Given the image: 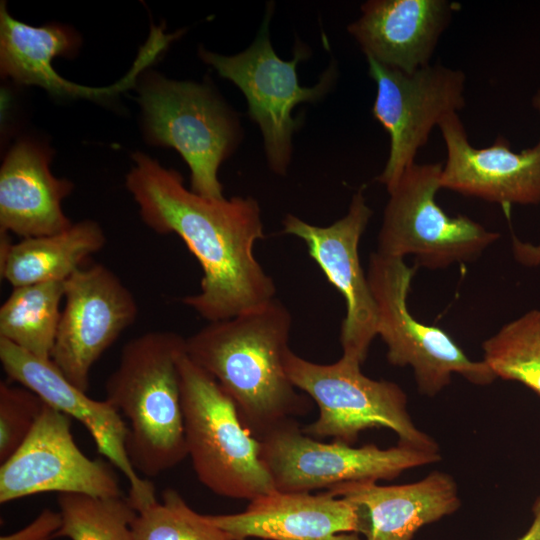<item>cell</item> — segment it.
Segmentation results:
<instances>
[{
  "label": "cell",
  "instance_id": "cell-21",
  "mask_svg": "<svg viewBox=\"0 0 540 540\" xmlns=\"http://www.w3.org/2000/svg\"><path fill=\"white\" fill-rule=\"evenodd\" d=\"M76 35L60 26L34 27L9 15L4 3L0 6V70L26 85L40 86L52 94L72 97L101 98L122 91L133 84L136 75L149 60L140 55L130 73L115 85L91 88L74 84L58 75L52 60L75 52Z\"/></svg>",
  "mask_w": 540,
  "mask_h": 540
},
{
  "label": "cell",
  "instance_id": "cell-5",
  "mask_svg": "<svg viewBox=\"0 0 540 540\" xmlns=\"http://www.w3.org/2000/svg\"><path fill=\"white\" fill-rule=\"evenodd\" d=\"M361 365L344 356L331 364L314 363L291 349L287 352L285 370L290 381L319 408L318 418L302 431L353 446L364 430L388 428L397 435L399 445L439 452L437 443L414 425L402 388L367 377Z\"/></svg>",
  "mask_w": 540,
  "mask_h": 540
},
{
  "label": "cell",
  "instance_id": "cell-3",
  "mask_svg": "<svg viewBox=\"0 0 540 540\" xmlns=\"http://www.w3.org/2000/svg\"><path fill=\"white\" fill-rule=\"evenodd\" d=\"M185 343L176 332H145L123 346L105 383V399L128 426L129 459L146 477L168 471L188 456L178 368Z\"/></svg>",
  "mask_w": 540,
  "mask_h": 540
},
{
  "label": "cell",
  "instance_id": "cell-18",
  "mask_svg": "<svg viewBox=\"0 0 540 540\" xmlns=\"http://www.w3.org/2000/svg\"><path fill=\"white\" fill-rule=\"evenodd\" d=\"M460 7L450 0H369L347 30L366 58L413 73L431 64L442 34Z\"/></svg>",
  "mask_w": 540,
  "mask_h": 540
},
{
  "label": "cell",
  "instance_id": "cell-16",
  "mask_svg": "<svg viewBox=\"0 0 540 540\" xmlns=\"http://www.w3.org/2000/svg\"><path fill=\"white\" fill-rule=\"evenodd\" d=\"M438 127L446 147L441 189L502 206L540 203V138L521 152L512 151L501 135L492 145L476 148L458 113L445 117Z\"/></svg>",
  "mask_w": 540,
  "mask_h": 540
},
{
  "label": "cell",
  "instance_id": "cell-11",
  "mask_svg": "<svg viewBox=\"0 0 540 540\" xmlns=\"http://www.w3.org/2000/svg\"><path fill=\"white\" fill-rule=\"evenodd\" d=\"M366 59L377 87L372 114L390 140L388 159L376 178L388 191L415 163L433 128L465 107L466 76L441 63L405 73Z\"/></svg>",
  "mask_w": 540,
  "mask_h": 540
},
{
  "label": "cell",
  "instance_id": "cell-27",
  "mask_svg": "<svg viewBox=\"0 0 540 540\" xmlns=\"http://www.w3.org/2000/svg\"><path fill=\"white\" fill-rule=\"evenodd\" d=\"M45 402L32 390L0 382V463L25 441L36 424Z\"/></svg>",
  "mask_w": 540,
  "mask_h": 540
},
{
  "label": "cell",
  "instance_id": "cell-28",
  "mask_svg": "<svg viewBox=\"0 0 540 540\" xmlns=\"http://www.w3.org/2000/svg\"><path fill=\"white\" fill-rule=\"evenodd\" d=\"M61 525L60 512L46 508L28 526L13 534L1 536L0 540H50L56 537Z\"/></svg>",
  "mask_w": 540,
  "mask_h": 540
},
{
  "label": "cell",
  "instance_id": "cell-10",
  "mask_svg": "<svg viewBox=\"0 0 540 540\" xmlns=\"http://www.w3.org/2000/svg\"><path fill=\"white\" fill-rule=\"evenodd\" d=\"M260 441V457L275 490L288 493L326 490L348 481L391 480L405 470L441 460L439 452L399 445L353 447L324 443L306 435L297 419L283 424Z\"/></svg>",
  "mask_w": 540,
  "mask_h": 540
},
{
  "label": "cell",
  "instance_id": "cell-23",
  "mask_svg": "<svg viewBox=\"0 0 540 540\" xmlns=\"http://www.w3.org/2000/svg\"><path fill=\"white\" fill-rule=\"evenodd\" d=\"M64 282L13 287L0 307V338L50 359L61 318Z\"/></svg>",
  "mask_w": 540,
  "mask_h": 540
},
{
  "label": "cell",
  "instance_id": "cell-25",
  "mask_svg": "<svg viewBox=\"0 0 540 540\" xmlns=\"http://www.w3.org/2000/svg\"><path fill=\"white\" fill-rule=\"evenodd\" d=\"M62 525L56 537L70 540H134L137 511L128 497L100 498L84 494L58 496Z\"/></svg>",
  "mask_w": 540,
  "mask_h": 540
},
{
  "label": "cell",
  "instance_id": "cell-20",
  "mask_svg": "<svg viewBox=\"0 0 540 540\" xmlns=\"http://www.w3.org/2000/svg\"><path fill=\"white\" fill-rule=\"evenodd\" d=\"M50 152L22 140L7 153L0 169V232L21 239L58 233L73 223L62 209L73 183L55 177Z\"/></svg>",
  "mask_w": 540,
  "mask_h": 540
},
{
  "label": "cell",
  "instance_id": "cell-17",
  "mask_svg": "<svg viewBox=\"0 0 540 540\" xmlns=\"http://www.w3.org/2000/svg\"><path fill=\"white\" fill-rule=\"evenodd\" d=\"M207 518L232 540H363L356 505L328 491L274 490L251 500L243 512Z\"/></svg>",
  "mask_w": 540,
  "mask_h": 540
},
{
  "label": "cell",
  "instance_id": "cell-7",
  "mask_svg": "<svg viewBox=\"0 0 540 540\" xmlns=\"http://www.w3.org/2000/svg\"><path fill=\"white\" fill-rule=\"evenodd\" d=\"M416 266L403 258L371 253L367 278L377 309V335L387 346L393 366L413 370L418 391L434 397L458 374L475 385L497 378L483 361L471 360L443 329L417 320L407 298Z\"/></svg>",
  "mask_w": 540,
  "mask_h": 540
},
{
  "label": "cell",
  "instance_id": "cell-12",
  "mask_svg": "<svg viewBox=\"0 0 540 540\" xmlns=\"http://www.w3.org/2000/svg\"><path fill=\"white\" fill-rule=\"evenodd\" d=\"M64 305L51 361L87 392L90 373L138 315L133 293L103 264L81 267L64 282Z\"/></svg>",
  "mask_w": 540,
  "mask_h": 540
},
{
  "label": "cell",
  "instance_id": "cell-13",
  "mask_svg": "<svg viewBox=\"0 0 540 540\" xmlns=\"http://www.w3.org/2000/svg\"><path fill=\"white\" fill-rule=\"evenodd\" d=\"M72 418L45 404L22 445L0 467V503L44 492L123 496L113 465L77 446Z\"/></svg>",
  "mask_w": 540,
  "mask_h": 540
},
{
  "label": "cell",
  "instance_id": "cell-15",
  "mask_svg": "<svg viewBox=\"0 0 540 540\" xmlns=\"http://www.w3.org/2000/svg\"><path fill=\"white\" fill-rule=\"evenodd\" d=\"M0 361L11 382L32 390L46 404L75 418L88 430L98 452L128 481V499L137 512L157 501L153 483L142 479L129 459L127 423L108 400L90 398L68 381L50 359L39 358L3 338Z\"/></svg>",
  "mask_w": 540,
  "mask_h": 540
},
{
  "label": "cell",
  "instance_id": "cell-6",
  "mask_svg": "<svg viewBox=\"0 0 540 540\" xmlns=\"http://www.w3.org/2000/svg\"><path fill=\"white\" fill-rule=\"evenodd\" d=\"M273 5H267L261 27L252 44L244 51L224 56L205 49L201 59L221 77L233 82L244 94L248 113L261 131L270 169L285 175L292 155V136L301 125L294 118V107L303 102L315 103L332 88L337 68L332 63L312 87L299 84L297 64L309 56V49L297 43L294 57L285 61L274 51L269 33Z\"/></svg>",
  "mask_w": 540,
  "mask_h": 540
},
{
  "label": "cell",
  "instance_id": "cell-2",
  "mask_svg": "<svg viewBox=\"0 0 540 540\" xmlns=\"http://www.w3.org/2000/svg\"><path fill=\"white\" fill-rule=\"evenodd\" d=\"M291 326L289 310L274 298L186 338L188 357L218 382L258 440L312 409L285 370Z\"/></svg>",
  "mask_w": 540,
  "mask_h": 540
},
{
  "label": "cell",
  "instance_id": "cell-29",
  "mask_svg": "<svg viewBox=\"0 0 540 540\" xmlns=\"http://www.w3.org/2000/svg\"><path fill=\"white\" fill-rule=\"evenodd\" d=\"M534 109L540 112V88L532 97ZM513 256L517 262L527 267L540 266V244L523 242L516 236L512 237Z\"/></svg>",
  "mask_w": 540,
  "mask_h": 540
},
{
  "label": "cell",
  "instance_id": "cell-8",
  "mask_svg": "<svg viewBox=\"0 0 540 540\" xmlns=\"http://www.w3.org/2000/svg\"><path fill=\"white\" fill-rule=\"evenodd\" d=\"M442 163H413L388 190L377 252L430 270L472 262L500 235L464 215L449 216L436 202Z\"/></svg>",
  "mask_w": 540,
  "mask_h": 540
},
{
  "label": "cell",
  "instance_id": "cell-9",
  "mask_svg": "<svg viewBox=\"0 0 540 540\" xmlns=\"http://www.w3.org/2000/svg\"><path fill=\"white\" fill-rule=\"evenodd\" d=\"M148 139L174 148L191 172V190L222 199L221 163L235 150L241 131L237 117L203 84L149 78L141 87Z\"/></svg>",
  "mask_w": 540,
  "mask_h": 540
},
{
  "label": "cell",
  "instance_id": "cell-19",
  "mask_svg": "<svg viewBox=\"0 0 540 540\" xmlns=\"http://www.w3.org/2000/svg\"><path fill=\"white\" fill-rule=\"evenodd\" d=\"M326 491L356 505L366 540H412L424 525L460 506L455 480L435 471L410 484L382 486L376 481H348Z\"/></svg>",
  "mask_w": 540,
  "mask_h": 540
},
{
  "label": "cell",
  "instance_id": "cell-30",
  "mask_svg": "<svg viewBox=\"0 0 540 540\" xmlns=\"http://www.w3.org/2000/svg\"><path fill=\"white\" fill-rule=\"evenodd\" d=\"M518 540H540V496L533 506V521L528 531Z\"/></svg>",
  "mask_w": 540,
  "mask_h": 540
},
{
  "label": "cell",
  "instance_id": "cell-4",
  "mask_svg": "<svg viewBox=\"0 0 540 540\" xmlns=\"http://www.w3.org/2000/svg\"><path fill=\"white\" fill-rule=\"evenodd\" d=\"M187 454L198 480L218 496L253 500L275 490L260 441L232 399L186 352L178 364Z\"/></svg>",
  "mask_w": 540,
  "mask_h": 540
},
{
  "label": "cell",
  "instance_id": "cell-1",
  "mask_svg": "<svg viewBox=\"0 0 540 540\" xmlns=\"http://www.w3.org/2000/svg\"><path fill=\"white\" fill-rule=\"evenodd\" d=\"M126 187L143 222L159 234L174 233L202 268L200 291L182 302L208 322L232 318L275 298L276 286L254 254L264 238L252 197H203L173 169L138 152Z\"/></svg>",
  "mask_w": 540,
  "mask_h": 540
},
{
  "label": "cell",
  "instance_id": "cell-22",
  "mask_svg": "<svg viewBox=\"0 0 540 540\" xmlns=\"http://www.w3.org/2000/svg\"><path fill=\"white\" fill-rule=\"evenodd\" d=\"M8 234L1 232L0 275L12 287L65 281L106 244L105 233L94 220H82L58 233L17 243H12Z\"/></svg>",
  "mask_w": 540,
  "mask_h": 540
},
{
  "label": "cell",
  "instance_id": "cell-26",
  "mask_svg": "<svg viewBox=\"0 0 540 540\" xmlns=\"http://www.w3.org/2000/svg\"><path fill=\"white\" fill-rule=\"evenodd\" d=\"M131 528L134 540H232L171 488L162 492L161 502L137 512Z\"/></svg>",
  "mask_w": 540,
  "mask_h": 540
},
{
  "label": "cell",
  "instance_id": "cell-14",
  "mask_svg": "<svg viewBox=\"0 0 540 540\" xmlns=\"http://www.w3.org/2000/svg\"><path fill=\"white\" fill-rule=\"evenodd\" d=\"M363 190L352 196L346 215L329 226H315L292 214L282 221L283 232L305 242L310 257L344 297L342 356L360 364L377 336L376 304L359 257V243L373 215Z\"/></svg>",
  "mask_w": 540,
  "mask_h": 540
},
{
  "label": "cell",
  "instance_id": "cell-24",
  "mask_svg": "<svg viewBox=\"0 0 540 540\" xmlns=\"http://www.w3.org/2000/svg\"><path fill=\"white\" fill-rule=\"evenodd\" d=\"M482 348L483 361L497 378L520 382L540 395V309L503 325Z\"/></svg>",
  "mask_w": 540,
  "mask_h": 540
}]
</instances>
